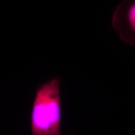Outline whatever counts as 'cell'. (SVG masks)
I'll use <instances>...</instances> for the list:
<instances>
[{"instance_id": "obj_2", "label": "cell", "mask_w": 135, "mask_h": 135, "mask_svg": "<svg viewBox=\"0 0 135 135\" xmlns=\"http://www.w3.org/2000/svg\"><path fill=\"white\" fill-rule=\"evenodd\" d=\"M112 24L126 39H135V1L124 0L115 10Z\"/></svg>"}, {"instance_id": "obj_1", "label": "cell", "mask_w": 135, "mask_h": 135, "mask_svg": "<svg viewBox=\"0 0 135 135\" xmlns=\"http://www.w3.org/2000/svg\"><path fill=\"white\" fill-rule=\"evenodd\" d=\"M56 77L37 89L31 112L32 135H61L60 83Z\"/></svg>"}]
</instances>
